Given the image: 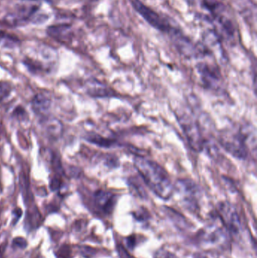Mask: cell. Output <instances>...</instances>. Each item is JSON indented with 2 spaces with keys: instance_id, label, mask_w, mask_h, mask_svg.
<instances>
[{
  "instance_id": "2e32d148",
  "label": "cell",
  "mask_w": 257,
  "mask_h": 258,
  "mask_svg": "<svg viewBox=\"0 0 257 258\" xmlns=\"http://www.w3.org/2000/svg\"><path fill=\"white\" fill-rule=\"evenodd\" d=\"M0 258H2V257H1V255H0Z\"/></svg>"
},
{
  "instance_id": "ba28073f",
  "label": "cell",
  "mask_w": 257,
  "mask_h": 258,
  "mask_svg": "<svg viewBox=\"0 0 257 258\" xmlns=\"http://www.w3.org/2000/svg\"><path fill=\"white\" fill-rule=\"evenodd\" d=\"M95 201L97 206L106 214H110L116 203V197L110 192L98 190L95 194Z\"/></svg>"
},
{
  "instance_id": "7c38bea8",
  "label": "cell",
  "mask_w": 257,
  "mask_h": 258,
  "mask_svg": "<svg viewBox=\"0 0 257 258\" xmlns=\"http://www.w3.org/2000/svg\"><path fill=\"white\" fill-rule=\"evenodd\" d=\"M154 258H179L175 254L165 249H159L155 252Z\"/></svg>"
},
{
  "instance_id": "4fadbf2b",
  "label": "cell",
  "mask_w": 257,
  "mask_h": 258,
  "mask_svg": "<svg viewBox=\"0 0 257 258\" xmlns=\"http://www.w3.org/2000/svg\"><path fill=\"white\" fill-rule=\"evenodd\" d=\"M26 110L23 107H18L13 112V116L18 119H24L26 117Z\"/></svg>"
},
{
  "instance_id": "8992f818",
  "label": "cell",
  "mask_w": 257,
  "mask_h": 258,
  "mask_svg": "<svg viewBox=\"0 0 257 258\" xmlns=\"http://www.w3.org/2000/svg\"><path fill=\"white\" fill-rule=\"evenodd\" d=\"M218 214L223 225L231 233L239 234L241 223L238 212L233 206L228 202L221 203L218 206Z\"/></svg>"
},
{
  "instance_id": "3957f363",
  "label": "cell",
  "mask_w": 257,
  "mask_h": 258,
  "mask_svg": "<svg viewBox=\"0 0 257 258\" xmlns=\"http://www.w3.org/2000/svg\"><path fill=\"white\" fill-rule=\"evenodd\" d=\"M134 10L150 26L160 33L169 36L181 35V31L176 26L172 24L167 16L154 10L150 6L145 4L141 0H130Z\"/></svg>"
},
{
  "instance_id": "7a4b0ae2",
  "label": "cell",
  "mask_w": 257,
  "mask_h": 258,
  "mask_svg": "<svg viewBox=\"0 0 257 258\" xmlns=\"http://www.w3.org/2000/svg\"><path fill=\"white\" fill-rule=\"evenodd\" d=\"M222 147L235 157L244 159L248 156L250 147L256 149V133L250 125L223 131L220 135Z\"/></svg>"
},
{
  "instance_id": "30bf717a",
  "label": "cell",
  "mask_w": 257,
  "mask_h": 258,
  "mask_svg": "<svg viewBox=\"0 0 257 258\" xmlns=\"http://www.w3.org/2000/svg\"><path fill=\"white\" fill-rule=\"evenodd\" d=\"M51 107V100L43 94H37L32 100V108L38 114L45 113Z\"/></svg>"
},
{
  "instance_id": "8fae6325",
  "label": "cell",
  "mask_w": 257,
  "mask_h": 258,
  "mask_svg": "<svg viewBox=\"0 0 257 258\" xmlns=\"http://www.w3.org/2000/svg\"><path fill=\"white\" fill-rule=\"evenodd\" d=\"M12 87L6 82H0V100L7 98L10 95Z\"/></svg>"
},
{
  "instance_id": "9a60e30c",
  "label": "cell",
  "mask_w": 257,
  "mask_h": 258,
  "mask_svg": "<svg viewBox=\"0 0 257 258\" xmlns=\"http://www.w3.org/2000/svg\"><path fill=\"white\" fill-rule=\"evenodd\" d=\"M54 168H55L56 171H57V172L61 173L62 172V166L61 163H60V160L59 159H57V158H54Z\"/></svg>"
},
{
  "instance_id": "5bb4252c",
  "label": "cell",
  "mask_w": 257,
  "mask_h": 258,
  "mask_svg": "<svg viewBox=\"0 0 257 258\" xmlns=\"http://www.w3.org/2000/svg\"><path fill=\"white\" fill-rule=\"evenodd\" d=\"M60 185H61V182L58 177H54L50 182V188L52 191L58 190L60 189Z\"/></svg>"
},
{
  "instance_id": "6da1fadb",
  "label": "cell",
  "mask_w": 257,
  "mask_h": 258,
  "mask_svg": "<svg viewBox=\"0 0 257 258\" xmlns=\"http://www.w3.org/2000/svg\"><path fill=\"white\" fill-rule=\"evenodd\" d=\"M134 166L146 186L159 198L168 200L173 194V185L166 170L162 166L145 158L134 159Z\"/></svg>"
},
{
  "instance_id": "5b68a950",
  "label": "cell",
  "mask_w": 257,
  "mask_h": 258,
  "mask_svg": "<svg viewBox=\"0 0 257 258\" xmlns=\"http://www.w3.org/2000/svg\"><path fill=\"white\" fill-rule=\"evenodd\" d=\"M178 120L192 149L196 152L202 151L204 148V139L197 122L186 113L180 115Z\"/></svg>"
},
{
  "instance_id": "277c9868",
  "label": "cell",
  "mask_w": 257,
  "mask_h": 258,
  "mask_svg": "<svg viewBox=\"0 0 257 258\" xmlns=\"http://www.w3.org/2000/svg\"><path fill=\"white\" fill-rule=\"evenodd\" d=\"M37 0H21L6 17V21L12 25L24 24L34 18L39 9Z\"/></svg>"
},
{
  "instance_id": "9c48e42d",
  "label": "cell",
  "mask_w": 257,
  "mask_h": 258,
  "mask_svg": "<svg viewBox=\"0 0 257 258\" xmlns=\"http://www.w3.org/2000/svg\"><path fill=\"white\" fill-rule=\"evenodd\" d=\"M178 189L184 194V200L189 204L197 201L199 190L198 186L190 180H181L178 182Z\"/></svg>"
},
{
  "instance_id": "52a82bcc",
  "label": "cell",
  "mask_w": 257,
  "mask_h": 258,
  "mask_svg": "<svg viewBox=\"0 0 257 258\" xmlns=\"http://www.w3.org/2000/svg\"><path fill=\"white\" fill-rule=\"evenodd\" d=\"M198 72L204 85L209 89H215L221 82V74L218 69L212 65L202 63L198 64Z\"/></svg>"
}]
</instances>
